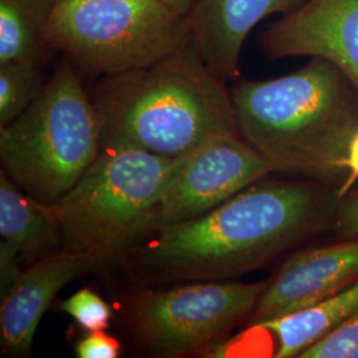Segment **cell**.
Masks as SVG:
<instances>
[{
	"label": "cell",
	"mask_w": 358,
	"mask_h": 358,
	"mask_svg": "<svg viewBox=\"0 0 358 358\" xmlns=\"http://www.w3.org/2000/svg\"><path fill=\"white\" fill-rule=\"evenodd\" d=\"M340 198L294 180H257L211 211L152 231L117 263L142 284L241 276L320 232Z\"/></svg>",
	"instance_id": "1"
},
{
	"label": "cell",
	"mask_w": 358,
	"mask_h": 358,
	"mask_svg": "<svg viewBox=\"0 0 358 358\" xmlns=\"http://www.w3.org/2000/svg\"><path fill=\"white\" fill-rule=\"evenodd\" d=\"M235 124L272 173L345 178L348 145L358 129V92L325 59L289 75L238 81L230 90Z\"/></svg>",
	"instance_id": "2"
},
{
	"label": "cell",
	"mask_w": 358,
	"mask_h": 358,
	"mask_svg": "<svg viewBox=\"0 0 358 358\" xmlns=\"http://www.w3.org/2000/svg\"><path fill=\"white\" fill-rule=\"evenodd\" d=\"M103 145L179 158L238 130L230 90L192 40L145 68L101 77L93 93Z\"/></svg>",
	"instance_id": "3"
},
{
	"label": "cell",
	"mask_w": 358,
	"mask_h": 358,
	"mask_svg": "<svg viewBox=\"0 0 358 358\" xmlns=\"http://www.w3.org/2000/svg\"><path fill=\"white\" fill-rule=\"evenodd\" d=\"M103 148L99 113L80 72L63 56L36 100L0 127L1 170L22 190L55 205Z\"/></svg>",
	"instance_id": "4"
},
{
	"label": "cell",
	"mask_w": 358,
	"mask_h": 358,
	"mask_svg": "<svg viewBox=\"0 0 358 358\" xmlns=\"http://www.w3.org/2000/svg\"><path fill=\"white\" fill-rule=\"evenodd\" d=\"M176 162L134 148L103 145L84 176L53 205L65 248L101 269L117 263L148 234Z\"/></svg>",
	"instance_id": "5"
},
{
	"label": "cell",
	"mask_w": 358,
	"mask_h": 358,
	"mask_svg": "<svg viewBox=\"0 0 358 358\" xmlns=\"http://www.w3.org/2000/svg\"><path fill=\"white\" fill-rule=\"evenodd\" d=\"M45 40L78 72L103 77L154 64L192 36L187 16L161 0H56Z\"/></svg>",
	"instance_id": "6"
},
{
	"label": "cell",
	"mask_w": 358,
	"mask_h": 358,
	"mask_svg": "<svg viewBox=\"0 0 358 358\" xmlns=\"http://www.w3.org/2000/svg\"><path fill=\"white\" fill-rule=\"evenodd\" d=\"M264 282H185L171 288H140L125 303V324L153 357H183L215 349L248 321Z\"/></svg>",
	"instance_id": "7"
},
{
	"label": "cell",
	"mask_w": 358,
	"mask_h": 358,
	"mask_svg": "<svg viewBox=\"0 0 358 358\" xmlns=\"http://www.w3.org/2000/svg\"><path fill=\"white\" fill-rule=\"evenodd\" d=\"M269 173L267 161L238 130L217 134L177 158L148 234L201 217Z\"/></svg>",
	"instance_id": "8"
},
{
	"label": "cell",
	"mask_w": 358,
	"mask_h": 358,
	"mask_svg": "<svg viewBox=\"0 0 358 358\" xmlns=\"http://www.w3.org/2000/svg\"><path fill=\"white\" fill-rule=\"evenodd\" d=\"M272 60L309 56L336 65L358 92V0H306L259 36Z\"/></svg>",
	"instance_id": "9"
},
{
	"label": "cell",
	"mask_w": 358,
	"mask_h": 358,
	"mask_svg": "<svg viewBox=\"0 0 358 358\" xmlns=\"http://www.w3.org/2000/svg\"><path fill=\"white\" fill-rule=\"evenodd\" d=\"M358 282V238L289 256L260 294L248 327L310 307Z\"/></svg>",
	"instance_id": "10"
},
{
	"label": "cell",
	"mask_w": 358,
	"mask_h": 358,
	"mask_svg": "<svg viewBox=\"0 0 358 358\" xmlns=\"http://www.w3.org/2000/svg\"><path fill=\"white\" fill-rule=\"evenodd\" d=\"M101 267L90 257L63 248L28 264L13 289L0 297V346L10 357H27L44 313L77 278Z\"/></svg>",
	"instance_id": "11"
},
{
	"label": "cell",
	"mask_w": 358,
	"mask_h": 358,
	"mask_svg": "<svg viewBox=\"0 0 358 358\" xmlns=\"http://www.w3.org/2000/svg\"><path fill=\"white\" fill-rule=\"evenodd\" d=\"M306 0H196L187 15L190 36L206 64L224 80L241 75V53L250 32L276 13H292Z\"/></svg>",
	"instance_id": "12"
},
{
	"label": "cell",
	"mask_w": 358,
	"mask_h": 358,
	"mask_svg": "<svg viewBox=\"0 0 358 358\" xmlns=\"http://www.w3.org/2000/svg\"><path fill=\"white\" fill-rule=\"evenodd\" d=\"M0 236L28 266L64 248V235L55 206L22 190L0 173Z\"/></svg>",
	"instance_id": "13"
},
{
	"label": "cell",
	"mask_w": 358,
	"mask_h": 358,
	"mask_svg": "<svg viewBox=\"0 0 358 358\" xmlns=\"http://www.w3.org/2000/svg\"><path fill=\"white\" fill-rule=\"evenodd\" d=\"M358 312V282L310 307L264 321L251 329L268 332L275 337L276 358H299Z\"/></svg>",
	"instance_id": "14"
},
{
	"label": "cell",
	"mask_w": 358,
	"mask_h": 358,
	"mask_svg": "<svg viewBox=\"0 0 358 358\" xmlns=\"http://www.w3.org/2000/svg\"><path fill=\"white\" fill-rule=\"evenodd\" d=\"M56 0H0V64L44 63L45 29Z\"/></svg>",
	"instance_id": "15"
},
{
	"label": "cell",
	"mask_w": 358,
	"mask_h": 358,
	"mask_svg": "<svg viewBox=\"0 0 358 358\" xmlns=\"http://www.w3.org/2000/svg\"><path fill=\"white\" fill-rule=\"evenodd\" d=\"M43 64L38 62L0 64V127L11 124L36 100L45 84Z\"/></svg>",
	"instance_id": "16"
},
{
	"label": "cell",
	"mask_w": 358,
	"mask_h": 358,
	"mask_svg": "<svg viewBox=\"0 0 358 358\" xmlns=\"http://www.w3.org/2000/svg\"><path fill=\"white\" fill-rule=\"evenodd\" d=\"M57 308L71 316L85 332L106 331L113 319L112 307L100 294L87 287L57 303Z\"/></svg>",
	"instance_id": "17"
},
{
	"label": "cell",
	"mask_w": 358,
	"mask_h": 358,
	"mask_svg": "<svg viewBox=\"0 0 358 358\" xmlns=\"http://www.w3.org/2000/svg\"><path fill=\"white\" fill-rule=\"evenodd\" d=\"M299 358H358V312Z\"/></svg>",
	"instance_id": "18"
},
{
	"label": "cell",
	"mask_w": 358,
	"mask_h": 358,
	"mask_svg": "<svg viewBox=\"0 0 358 358\" xmlns=\"http://www.w3.org/2000/svg\"><path fill=\"white\" fill-rule=\"evenodd\" d=\"M75 353L78 358H117L121 356V344L105 331L87 332L77 341Z\"/></svg>",
	"instance_id": "19"
},
{
	"label": "cell",
	"mask_w": 358,
	"mask_h": 358,
	"mask_svg": "<svg viewBox=\"0 0 358 358\" xmlns=\"http://www.w3.org/2000/svg\"><path fill=\"white\" fill-rule=\"evenodd\" d=\"M26 264L13 245L0 241V297L8 294L20 279Z\"/></svg>",
	"instance_id": "20"
},
{
	"label": "cell",
	"mask_w": 358,
	"mask_h": 358,
	"mask_svg": "<svg viewBox=\"0 0 358 358\" xmlns=\"http://www.w3.org/2000/svg\"><path fill=\"white\" fill-rule=\"evenodd\" d=\"M334 226L343 239L358 238V190L353 194L349 192L340 199L334 217Z\"/></svg>",
	"instance_id": "21"
},
{
	"label": "cell",
	"mask_w": 358,
	"mask_h": 358,
	"mask_svg": "<svg viewBox=\"0 0 358 358\" xmlns=\"http://www.w3.org/2000/svg\"><path fill=\"white\" fill-rule=\"evenodd\" d=\"M358 180V129L353 134L352 140L348 145L345 157V178L340 183V189L337 190L338 198H344L352 192L353 186Z\"/></svg>",
	"instance_id": "22"
},
{
	"label": "cell",
	"mask_w": 358,
	"mask_h": 358,
	"mask_svg": "<svg viewBox=\"0 0 358 358\" xmlns=\"http://www.w3.org/2000/svg\"><path fill=\"white\" fill-rule=\"evenodd\" d=\"M169 7H171L174 11L187 16L194 7V4L196 3V0H161Z\"/></svg>",
	"instance_id": "23"
}]
</instances>
